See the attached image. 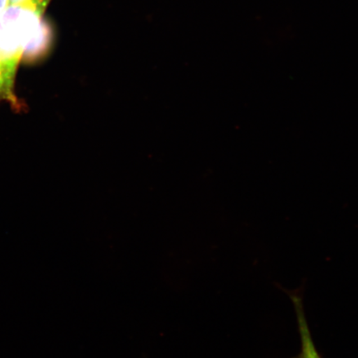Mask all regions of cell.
<instances>
[{"label":"cell","mask_w":358,"mask_h":358,"mask_svg":"<svg viewBox=\"0 0 358 358\" xmlns=\"http://www.w3.org/2000/svg\"><path fill=\"white\" fill-rule=\"evenodd\" d=\"M290 299L294 303L295 313H296L299 336H301V353L294 358H323L316 348L313 342L310 327L304 312L303 303L301 295L299 293H290Z\"/></svg>","instance_id":"cell-1"},{"label":"cell","mask_w":358,"mask_h":358,"mask_svg":"<svg viewBox=\"0 0 358 358\" xmlns=\"http://www.w3.org/2000/svg\"><path fill=\"white\" fill-rule=\"evenodd\" d=\"M52 39L50 27L44 20L39 29L31 37L27 43L22 57L25 60L34 61L46 53Z\"/></svg>","instance_id":"cell-2"},{"label":"cell","mask_w":358,"mask_h":358,"mask_svg":"<svg viewBox=\"0 0 358 358\" xmlns=\"http://www.w3.org/2000/svg\"><path fill=\"white\" fill-rule=\"evenodd\" d=\"M20 62L17 60L0 62V101H10L16 106H19V104L13 92V84H15L17 67Z\"/></svg>","instance_id":"cell-3"},{"label":"cell","mask_w":358,"mask_h":358,"mask_svg":"<svg viewBox=\"0 0 358 358\" xmlns=\"http://www.w3.org/2000/svg\"><path fill=\"white\" fill-rule=\"evenodd\" d=\"M26 2H29L31 6L34 7L36 10L40 13H44L50 0H28V1Z\"/></svg>","instance_id":"cell-4"},{"label":"cell","mask_w":358,"mask_h":358,"mask_svg":"<svg viewBox=\"0 0 358 358\" xmlns=\"http://www.w3.org/2000/svg\"><path fill=\"white\" fill-rule=\"evenodd\" d=\"M10 6V0H0V15Z\"/></svg>","instance_id":"cell-5"},{"label":"cell","mask_w":358,"mask_h":358,"mask_svg":"<svg viewBox=\"0 0 358 358\" xmlns=\"http://www.w3.org/2000/svg\"><path fill=\"white\" fill-rule=\"evenodd\" d=\"M28 1V0H10V4H17Z\"/></svg>","instance_id":"cell-6"}]
</instances>
